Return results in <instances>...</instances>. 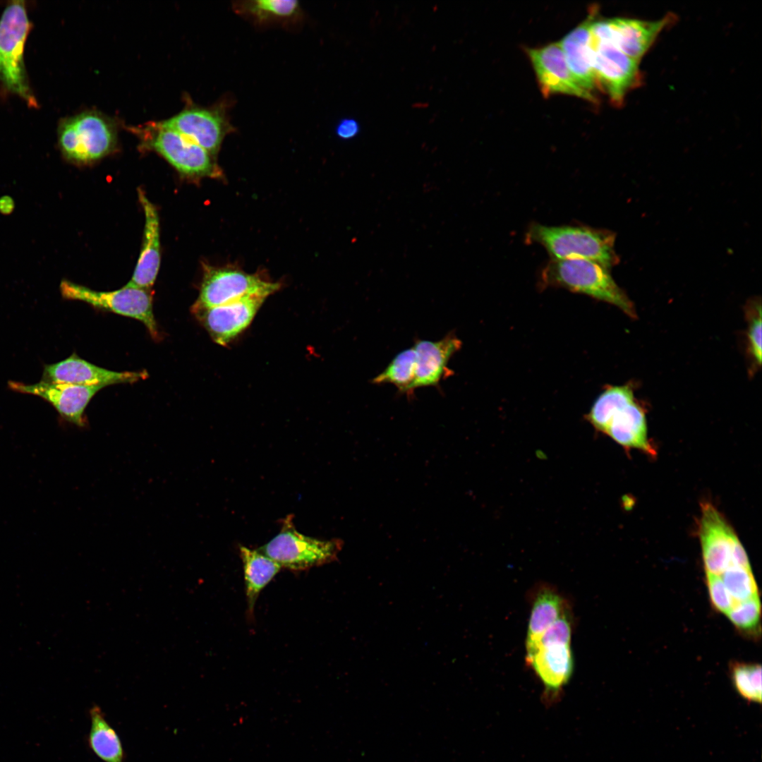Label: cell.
<instances>
[{"label": "cell", "mask_w": 762, "mask_h": 762, "mask_svg": "<svg viewBox=\"0 0 762 762\" xmlns=\"http://www.w3.org/2000/svg\"><path fill=\"white\" fill-rule=\"evenodd\" d=\"M461 347V340L452 333L438 341L417 340L413 346L416 365L412 392L416 388L436 386L452 375L448 363Z\"/></svg>", "instance_id": "obj_18"}, {"label": "cell", "mask_w": 762, "mask_h": 762, "mask_svg": "<svg viewBox=\"0 0 762 762\" xmlns=\"http://www.w3.org/2000/svg\"><path fill=\"white\" fill-rule=\"evenodd\" d=\"M530 598L526 646L534 643L548 627L571 610L569 601L557 589L547 583L534 587Z\"/></svg>", "instance_id": "obj_21"}, {"label": "cell", "mask_w": 762, "mask_h": 762, "mask_svg": "<svg viewBox=\"0 0 762 762\" xmlns=\"http://www.w3.org/2000/svg\"><path fill=\"white\" fill-rule=\"evenodd\" d=\"M526 663L543 684L545 701L552 703L558 700L574 671L571 644L552 643L536 647L526 653Z\"/></svg>", "instance_id": "obj_17"}, {"label": "cell", "mask_w": 762, "mask_h": 762, "mask_svg": "<svg viewBox=\"0 0 762 762\" xmlns=\"http://www.w3.org/2000/svg\"><path fill=\"white\" fill-rule=\"evenodd\" d=\"M30 27L24 1L7 5L0 18V81L28 106L37 107L24 63V47Z\"/></svg>", "instance_id": "obj_3"}, {"label": "cell", "mask_w": 762, "mask_h": 762, "mask_svg": "<svg viewBox=\"0 0 762 762\" xmlns=\"http://www.w3.org/2000/svg\"><path fill=\"white\" fill-rule=\"evenodd\" d=\"M726 615L731 622L740 630L751 631L756 629L761 617V602L758 595L737 602Z\"/></svg>", "instance_id": "obj_31"}, {"label": "cell", "mask_w": 762, "mask_h": 762, "mask_svg": "<svg viewBox=\"0 0 762 762\" xmlns=\"http://www.w3.org/2000/svg\"><path fill=\"white\" fill-rule=\"evenodd\" d=\"M64 157L76 164H87L110 153L117 142L112 121L96 111H85L64 119L58 128Z\"/></svg>", "instance_id": "obj_4"}, {"label": "cell", "mask_w": 762, "mask_h": 762, "mask_svg": "<svg viewBox=\"0 0 762 762\" xmlns=\"http://www.w3.org/2000/svg\"><path fill=\"white\" fill-rule=\"evenodd\" d=\"M267 298L248 296L193 313L216 344L226 346L247 329Z\"/></svg>", "instance_id": "obj_11"}, {"label": "cell", "mask_w": 762, "mask_h": 762, "mask_svg": "<svg viewBox=\"0 0 762 762\" xmlns=\"http://www.w3.org/2000/svg\"><path fill=\"white\" fill-rule=\"evenodd\" d=\"M699 536L706 574L720 576L732 565V552L739 538L710 503L701 507Z\"/></svg>", "instance_id": "obj_13"}, {"label": "cell", "mask_w": 762, "mask_h": 762, "mask_svg": "<svg viewBox=\"0 0 762 762\" xmlns=\"http://www.w3.org/2000/svg\"><path fill=\"white\" fill-rule=\"evenodd\" d=\"M415 365L413 348L404 349L394 357L385 369L372 380V382L377 385L392 384L399 392L411 394Z\"/></svg>", "instance_id": "obj_26"}, {"label": "cell", "mask_w": 762, "mask_h": 762, "mask_svg": "<svg viewBox=\"0 0 762 762\" xmlns=\"http://www.w3.org/2000/svg\"><path fill=\"white\" fill-rule=\"evenodd\" d=\"M90 744L93 751L106 762H122L123 749L119 737L105 720L100 708L90 710Z\"/></svg>", "instance_id": "obj_25"}, {"label": "cell", "mask_w": 762, "mask_h": 762, "mask_svg": "<svg viewBox=\"0 0 762 762\" xmlns=\"http://www.w3.org/2000/svg\"><path fill=\"white\" fill-rule=\"evenodd\" d=\"M573 620L570 610L548 627L534 643L526 646V652H530L536 647L548 644H571Z\"/></svg>", "instance_id": "obj_32"}, {"label": "cell", "mask_w": 762, "mask_h": 762, "mask_svg": "<svg viewBox=\"0 0 762 762\" xmlns=\"http://www.w3.org/2000/svg\"><path fill=\"white\" fill-rule=\"evenodd\" d=\"M239 554L243 563L248 617H252L258 595L282 567L257 549L241 545Z\"/></svg>", "instance_id": "obj_23"}, {"label": "cell", "mask_w": 762, "mask_h": 762, "mask_svg": "<svg viewBox=\"0 0 762 762\" xmlns=\"http://www.w3.org/2000/svg\"><path fill=\"white\" fill-rule=\"evenodd\" d=\"M706 583L713 607L727 614L737 603L730 594L720 576L706 574Z\"/></svg>", "instance_id": "obj_33"}, {"label": "cell", "mask_w": 762, "mask_h": 762, "mask_svg": "<svg viewBox=\"0 0 762 762\" xmlns=\"http://www.w3.org/2000/svg\"><path fill=\"white\" fill-rule=\"evenodd\" d=\"M720 576L730 594L736 602L758 595V587L751 569L731 566Z\"/></svg>", "instance_id": "obj_29"}, {"label": "cell", "mask_w": 762, "mask_h": 762, "mask_svg": "<svg viewBox=\"0 0 762 762\" xmlns=\"http://www.w3.org/2000/svg\"><path fill=\"white\" fill-rule=\"evenodd\" d=\"M298 8L296 0H255L242 2L237 6V11L260 23L293 17Z\"/></svg>", "instance_id": "obj_27"}, {"label": "cell", "mask_w": 762, "mask_h": 762, "mask_svg": "<svg viewBox=\"0 0 762 762\" xmlns=\"http://www.w3.org/2000/svg\"><path fill=\"white\" fill-rule=\"evenodd\" d=\"M541 286L561 287L613 305L636 317L634 306L615 282L609 269L595 261L574 258L551 260L543 269Z\"/></svg>", "instance_id": "obj_2"}, {"label": "cell", "mask_w": 762, "mask_h": 762, "mask_svg": "<svg viewBox=\"0 0 762 762\" xmlns=\"http://www.w3.org/2000/svg\"><path fill=\"white\" fill-rule=\"evenodd\" d=\"M148 376L146 370L118 372L94 365L73 353L68 358L44 367L43 380L47 382L83 386L133 383Z\"/></svg>", "instance_id": "obj_16"}, {"label": "cell", "mask_w": 762, "mask_h": 762, "mask_svg": "<svg viewBox=\"0 0 762 762\" xmlns=\"http://www.w3.org/2000/svg\"><path fill=\"white\" fill-rule=\"evenodd\" d=\"M593 16V13L559 42L575 80L581 87L591 94L597 86L589 49L590 25Z\"/></svg>", "instance_id": "obj_20"}, {"label": "cell", "mask_w": 762, "mask_h": 762, "mask_svg": "<svg viewBox=\"0 0 762 762\" xmlns=\"http://www.w3.org/2000/svg\"><path fill=\"white\" fill-rule=\"evenodd\" d=\"M188 138L214 156L229 130L224 114L214 108L190 107L159 122Z\"/></svg>", "instance_id": "obj_15"}, {"label": "cell", "mask_w": 762, "mask_h": 762, "mask_svg": "<svg viewBox=\"0 0 762 762\" xmlns=\"http://www.w3.org/2000/svg\"><path fill=\"white\" fill-rule=\"evenodd\" d=\"M604 433L627 449H637L652 456L655 454L648 438L646 413L636 399L615 415Z\"/></svg>", "instance_id": "obj_22"}, {"label": "cell", "mask_w": 762, "mask_h": 762, "mask_svg": "<svg viewBox=\"0 0 762 762\" xmlns=\"http://www.w3.org/2000/svg\"><path fill=\"white\" fill-rule=\"evenodd\" d=\"M589 49L595 80L612 103L620 105L641 80L639 61L624 54L609 40L591 32Z\"/></svg>", "instance_id": "obj_8"}, {"label": "cell", "mask_w": 762, "mask_h": 762, "mask_svg": "<svg viewBox=\"0 0 762 762\" xmlns=\"http://www.w3.org/2000/svg\"><path fill=\"white\" fill-rule=\"evenodd\" d=\"M146 130L147 147L160 154L181 174L195 178L221 176L212 155L188 138L159 123Z\"/></svg>", "instance_id": "obj_9"}, {"label": "cell", "mask_w": 762, "mask_h": 762, "mask_svg": "<svg viewBox=\"0 0 762 762\" xmlns=\"http://www.w3.org/2000/svg\"><path fill=\"white\" fill-rule=\"evenodd\" d=\"M634 400L631 385L608 386L595 400L586 419L595 429L605 433L615 415Z\"/></svg>", "instance_id": "obj_24"}, {"label": "cell", "mask_w": 762, "mask_h": 762, "mask_svg": "<svg viewBox=\"0 0 762 762\" xmlns=\"http://www.w3.org/2000/svg\"><path fill=\"white\" fill-rule=\"evenodd\" d=\"M732 678L737 692L746 700L761 702V667L757 664L737 663L732 666Z\"/></svg>", "instance_id": "obj_28"}, {"label": "cell", "mask_w": 762, "mask_h": 762, "mask_svg": "<svg viewBox=\"0 0 762 762\" xmlns=\"http://www.w3.org/2000/svg\"><path fill=\"white\" fill-rule=\"evenodd\" d=\"M747 318V351L753 365L761 364V303L760 299L749 301L746 308Z\"/></svg>", "instance_id": "obj_30"}, {"label": "cell", "mask_w": 762, "mask_h": 762, "mask_svg": "<svg viewBox=\"0 0 762 762\" xmlns=\"http://www.w3.org/2000/svg\"><path fill=\"white\" fill-rule=\"evenodd\" d=\"M360 126L354 119H343L336 127L337 135L342 139H351L358 134Z\"/></svg>", "instance_id": "obj_34"}, {"label": "cell", "mask_w": 762, "mask_h": 762, "mask_svg": "<svg viewBox=\"0 0 762 762\" xmlns=\"http://www.w3.org/2000/svg\"><path fill=\"white\" fill-rule=\"evenodd\" d=\"M138 197L145 214V227L141 251L134 272L126 286L150 291L160 265L159 220L157 209L138 190Z\"/></svg>", "instance_id": "obj_19"}, {"label": "cell", "mask_w": 762, "mask_h": 762, "mask_svg": "<svg viewBox=\"0 0 762 762\" xmlns=\"http://www.w3.org/2000/svg\"><path fill=\"white\" fill-rule=\"evenodd\" d=\"M673 18L668 16L655 21L626 18L596 20L594 15L590 30L593 35L609 40L627 56L640 61Z\"/></svg>", "instance_id": "obj_10"}, {"label": "cell", "mask_w": 762, "mask_h": 762, "mask_svg": "<svg viewBox=\"0 0 762 762\" xmlns=\"http://www.w3.org/2000/svg\"><path fill=\"white\" fill-rule=\"evenodd\" d=\"M13 391L38 396L49 402L66 421L79 427L86 425L85 410L102 387L83 386L42 380L33 385L10 381Z\"/></svg>", "instance_id": "obj_14"}, {"label": "cell", "mask_w": 762, "mask_h": 762, "mask_svg": "<svg viewBox=\"0 0 762 762\" xmlns=\"http://www.w3.org/2000/svg\"><path fill=\"white\" fill-rule=\"evenodd\" d=\"M15 207V202L13 198L8 195H4L0 198V212L3 214H11Z\"/></svg>", "instance_id": "obj_35"}, {"label": "cell", "mask_w": 762, "mask_h": 762, "mask_svg": "<svg viewBox=\"0 0 762 762\" xmlns=\"http://www.w3.org/2000/svg\"><path fill=\"white\" fill-rule=\"evenodd\" d=\"M526 239L541 245L552 260L585 259L610 269L619 257L615 250V234L587 226H546L533 223Z\"/></svg>", "instance_id": "obj_1"}, {"label": "cell", "mask_w": 762, "mask_h": 762, "mask_svg": "<svg viewBox=\"0 0 762 762\" xmlns=\"http://www.w3.org/2000/svg\"><path fill=\"white\" fill-rule=\"evenodd\" d=\"M544 96L564 94L596 102L594 95L581 87L566 62L559 42L527 50Z\"/></svg>", "instance_id": "obj_12"}, {"label": "cell", "mask_w": 762, "mask_h": 762, "mask_svg": "<svg viewBox=\"0 0 762 762\" xmlns=\"http://www.w3.org/2000/svg\"><path fill=\"white\" fill-rule=\"evenodd\" d=\"M293 517L289 514L284 518L279 532L257 550L281 567L292 571L306 570L337 559L344 545L342 540H320L303 535L296 530Z\"/></svg>", "instance_id": "obj_5"}, {"label": "cell", "mask_w": 762, "mask_h": 762, "mask_svg": "<svg viewBox=\"0 0 762 762\" xmlns=\"http://www.w3.org/2000/svg\"><path fill=\"white\" fill-rule=\"evenodd\" d=\"M60 290L65 298L83 301L95 308L138 320L145 325L152 337H159L150 291L126 285L116 291H99L68 280L61 282Z\"/></svg>", "instance_id": "obj_6"}, {"label": "cell", "mask_w": 762, "mask_h": 762, "mask_svg": "<svg viewBox=\"0 0 762 762\" xmlns=\"http://www.w3.org/2000/svg\"><path fill=\"white\" fill-rule=\"evenodd\" d=\"M280 288L277 282L248 274L229 267L207 266L199 296L191 311L221 306L246 296L262 295L268 297Z\"/></svg>", "instance_id": "obj_7"}]
</instances>
